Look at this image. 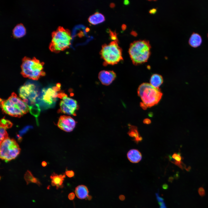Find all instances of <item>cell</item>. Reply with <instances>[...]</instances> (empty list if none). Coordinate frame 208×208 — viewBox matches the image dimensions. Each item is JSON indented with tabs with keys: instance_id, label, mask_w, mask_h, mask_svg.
Here are the masks:
<instances>
[{
	"instance_id": "5",
	"label": "cell",
	"mask_w": 208,
	"mask_h": 208,
	"mask_svg": "<svg viewBox=\"0 0 208 208\" xmlns=\"http://www.w3.org/2000/svg\"><path fill=\"white\" fill-rule=\"evenodd\" d=\"M44 64L35 57L31 58L25 57L22 60L21 74L25 77L37 80L45 75L43 70Z\"/></svg>"
},
{
	"instance_id": "6",
	"label": "cell",
	"mask_w": 208,
	"mask_h": 208,
	"mask_svg": "<svg viewBox=\"0 0 208 208\" xmlns=\"http://www.w3.org/2000/svg\"><path fill=\"white\" fill-rule=\"evenodd\" d=\"M72 37L70 31L62 27H59L52 33V40L49 48L52 52L58 53L68 48Z\"/></svg>"
},
{
	"instance_id": "34",
	"label": "cell",
	"mask_w": 208,
	"mask_h": 208,
	"mask_svg": "<svg viewBox=\"0 0 208 208\" xmlns=\"http://www.w3.org/2000/svg\"><path fill=\"white\" fill-rule=\"evenodd\" d=\"M123 3L125 5H127L129 4V1L128 0H125Z\"/></svg>"
},
{
	"instance_id": "9",
	"label": "cell",
	"mask_w": 208,
	"mask_h": 208,
	"mask_svg": "<svg viewBox=\"0 0 208 208\" xmlns=\"http://www.w3.org/2000/svg\"><path fill=\"white\" fill-rule=\"evenodd\" d=\"M20 151L18 145L13 139L8 138L0 142V158L6 162L16 158Z\"/></svg>"
},
{
	"instance_id": "30",
	"label": "cell",
	"mask_w": 208,
	"mask_h": 208,
	"mask_svg": "<svg viewBox=\"0 0 208 208\" xmlns=\"http://www.w3.org/2000/svg\"><path fill=\"white\" fill-rule=\"evenodd\" d=\"M157 11V10L156 8H153L152 9H150L149 12L151 14H155Z\"/></svg>"
},
{
	"instance_id": "13",
	"label": "cell",
	"mask_w": 208,
	"mask_h": 208,
	"mask_svg": "<svg viewBox=\"0 0 208 208\" xmlns=\"http://www.w3.org/2000/svg\"><path fill=\"white\" fill-rule=\"evenodd\" d=\"M75 192L76 196L79 199L89 200L92 199V196L89 195V191L87 187L85 185H78L75 188Z\"/></svg>"
},
{
	"instance_id": "20",
	"label": "cell",
	"mask_w": 208,
	"mask_h": 208,
	"mask_svg": "<svg viewBox=\"0 0 208 208\" xmlns=\"http://www.w3.org/2000/svg\"><path fill=\"white\" fill-rule=\"evenodd\" d=\"M162 77L158 74H153L151 77L150 84L154 87L159 88L163 83Z\"/></svg>"
},
{
	"instance_id": "1",
	"label": "cell",
	"mask_w": 208,
	"mask_h": 208,
	"mask_svg": "<svg viewBox=\"0 0 208 208\" xmlns=\"http://www.w3.org/2000/svg\"><path fill=\"white\" fill-rule=\"evenodd\" d=\"M19 94L21 99L28 106L30 113L35 117L38 123V118L40 110L38 101L39 94L37 87L33 83H26L20 88Z\"/></svg>"
},
{
	"instance_id": "31",
	"label": "cell",
	"mask_w": 208,
	"mask_h": 208,
	"mask_svg": "<svg viewBox=\"0 0 208 208\" xmlns=\"http://www.w3.org/2000/svg\"><path fill=\"white\" fill-rule=\"evenodd\" d=\"M199 194L201 196H203L205 194V191L202 188H200L199 189Z\"/></svg>"
},
{
	"instance_id": "33",
	"label": "cell",
	"mask_w": 208,
	"mask_h": 208,
	"mask_svg": "<svg viewBox=\"0 0 208 208\" xmlns=\"http://www.w3.org/2000/svg\"><path fill=\"white\" fill-rule=\"evenodd\" d=\"M131 34L132 35L135 37L136 36L138 35L137 33L134 31H132L131 32Z\"/></svg>"
},
{
	"instance_id": "32",
	"label": "cell",
	"mask_w": 208,
	"mask_h": 208,
	"mask_svg": "<svg viewBox=\"0 0 208 208\" xmlns=\"http://www.w3.org/2000/svg\"><path fill=\"white\" fill-rule=\"evenodd\" d=\"M160 206V208H166L165 204L163 202L159 203Z\"/></svg>"
},
{
	"instance_id": "35",
	"label": "cell",
	"mask_w": 208,
	"mask_h": 208,
	"mask_svg": "<svg viewBox=\"0 0 208 208\" xmlns=\"http://www.w3.org/2000/svg\"><path fill=\"white\" fill-rule=\"evenodd\" d=\"M122 29L123 30H125L127 28V26L125 24H123L122 26Z\"/></svg>"
},
{
	"instance_id": "2",
	"label": "cell",
	"mask_w": 208,
	"mask_h": 208,
	"mask_svg": "<svg viewBox=\"0 0 208 208\" xmlns=\"http://www.w3.org/2000/svg\"><path fill=\"white\" fill-rule=\"evenodd\" d=\"M0 105L4 113L16 117H20L29 111L27 105L14 92L7 99H1Z\"/></svg>"
},
{
	"instance_id": "22",
	"label": "cell",
	"mask_w": 208,
	"mask_h": 208,
	"mask_svg": "<svg viewBox=\"0 0 208 208\" xmlns=\"http://www.w3.org/2000/svg\"><path fill=\"white\" fill-rule=\"evenodd\" d=\"M170 158L171 161L172 163L177 165L181 169L183 168L182 161L183 158L181 156L180 153H174L172 154V157H170Z\"/></svg>"
},
{
	"instance_id": "18",
	"label": "cell",
	"mask_w": 208,
	"mask_h": 208,
	"mask_svg": "<svg viewBox=\"0 0 208 208\" xmlns=\"http://www.w3.org/2000/svg\"><path fill=\"white\" fill-rule=\"evenodd\" d=\"M202 42L201 36L197 33H193L190 36L189 40V43L192 47H196L199 46Z\"/></svg>"
},
{
	"instance_id": "12",
	"label": "cell",
	"mask_w": 208,
	"mask_h": 208,
	"mask_svg": "<svg viewBox=\"0 0 208 208\" xmlns=\"http://www.w3.org/2000/svg\"><path fill=\"white\" fill-rule=\"evenodd\" d=\"M116 77V73L113 71L103 70L99 74V79L101 83L105 85L111 84Z\"/></svg>"
},
{
	"instance_id": "7",
	"label": "cell",
	"mask_w": 208,
	"mask_h": 208,
	"mask_svg": "<svg viewBox=\"0 0 208 208\" xmlns=\"http://www.w3.org/2000/svg\"><path fill=\"white\" fill-rule=\"evenodd\" d=\"M100 54L107 64L113 65L123 60L122 50L118 41H113L108 44L103 45Z\"/></svg>"
},
{
	"instance_id": "36",
	"label": "cell",
	"mask_w": 208,
	"mask_h": 208,
	"mask_svg": "<svg viewBox=\"0 0 208 208\" xmlns=\"http://www.w3.org/2000/svg\"><path fill=\"white\" fill-rule=\"evenodd\" d=\"M42 165L43 166H45L47 165V163L46 161H43L42 162Z\"/></svg>"
},
{
	"instance_id": "23",
	"label": "cell",
	"mask_w": 208,
	"mask_h": 208,
	"mask_svg": "<svg viewBox=\"0 0 208 208\" xmlns=\"http://www.w3.org/2000/svg\"><path fill=\"white\" fill-rule=\"evenodd\" d=\"M12 125L13 124L11 122L4 118L1 120L0 127H3L6 129L11 128Z\"/></svg>"
},
{
	"instance_id": "37",
	"label": "cell",
	"mask_w": 208,
	"mask_h": 208,
	"mask_svg": "<svg viewBox=\"0 0 208 208\" xmlns=\"http://www.w3.org/2000/svg\"><path fill=\"white\" fill-rule=\"evenodd\" d=\"M120 199L122 200H123L124 199V196L122 195L120 196L119 197Z\"/></svg>"
},
{
	"instance_id": "29",
	"label": "cell",
	"mask_w": 208,
	"mask_h": 208,
	"mask_svg": "<svg viewBox=\"0 0 208 208\" xmlns=\"http://www.w3.org/2000/svg\"><path fill=\"white\" fill-rule=\"evenodd\" d=\"M143 123L146 124L148 125L151 123V120L148 118H145L143 121Z\"/></svg>"
},
{
	"instance_id": "11",
	"label": "cell",
	"mask_w": 208,
	"mask_h": 208,
	"mask_svg": "<svg viewBox=\"0 0 208 208\" xmlns=\"http://www.w3.org/2000/svg\"><path fill=\"white\" fill-rule=\"evenodd\" d=\"M76 122L71 117L63 115L60 116L57 126L60 129L66 132H70L75 128Z\"/></svg>"
},
{
	"instance_id": "28",
	"label": "cell",
	"mask_w": 208,
	"mask_h": 208,
	"mask_svg": "<svg viewBox=\"0 0 208 208\" xmlns=\"http://www.w3.org/2000/svg\"><path fill=\"white\" fill-rule=\"evenodd\" d=\"M68 197L69 200H72L75 198V194L73 192H71L68 194Z\"/></svg>"
},
{
	"instance_id": "26",
	"label": "cell",
	"mask_w": 208,
	"mask_h": 208,
	"mask_svg": "<svg viewBox=\"0 0 208 208\" xmlns=\"http://www.w3.org/2000/svg\"><path fill=\"white\" fill-rule=\"evenodd\" d=\"M110 35L112 40L114 41H118L117 35L116 32L110 31Z\"/></svg>"
},
{
	"instance_id": "10",
	"label": "cell",
	"mask_w": 208,
	"mask_h": 208,
	"mask_svg": "<svg viewBox=\"0 0 208 208\" xmlns=\"http://www.w3.org/2000/svg\"><path fill=\"white\" fill-rule=\"evenodd\" d=\"M59 98L62 99L60 103L59 112L70 115H75L78 104L77 101L61 92Z\"/></svg>"
},
{
	"instance_id": "15",
	"label": "cell",
	"mask_w": 208,
	"mask_h": 208,
	"mask_svg": "<svg viewBox=\"0 0 208 208\" xmlns=\"http://www.w3.org/2000/svg\"><path fill=\"white\" fill-rule=\"evenodd\" d=\"M127 157L130 162L136 163L140 162L142 159V155L140 152L136 149H132L128 152Z\"/></svg>"
},
{
	"instance_id": "16",
	"label": "cell",
	"mask_w": 208,
	"mask_h": 208,
	"mask_svg": "<svg viewBox=\"0 0 208 208\" xmlns=\"http://www.w3.org/2000/svg\"><path fill=\"white\" fill-rule=\"evenodd\" d=\"M128 126L129 131L127 134L129 136L134 138L133 140L137 144L141 141L143 138L139 134L137 127L130 124H129Z\"/></svg>"
},
{
	"instance_id": "24",
	"label": "cell",
	"mask_w": 208,
	"mask_h": 208,
	"mask_svg": "<svg viewBox=\"0 0 208 208\" xmlns=\"http://www.w3.org/2000/svg\"><path fill=\"white\" fill-rule=\"evenodd\" d=\"M0 142L4 139L8 138V134L6 131V129L0 127Z\"/></svg>"
},
{
	"instance_id": "39",
	"label": "cell",
	"mask_w": 208,
	"mask_h": 208,
	"mask_svg": "<svg viewBox=\"0 0 208 208\" xmlns=\"http://www.w3.org/2000/svg\"></svg>"
},
{
	"instance_id": "27",
	"label": "cell",
	"mask_w": 208,
	"mask_h": 208,
	"mask_svg": "<svg viewBox=\"0 0 208 208\" xmlns=\"http://www.w3.org/2000/svg\"><path fill=\"white\" fill-rule=\"evenodd\" d=\"M65 174L70 178L73 177L74 175V172L72 170H67L65 172Z\"/></svg>"
},
{
	"instance_id": "8",
	"label": "cell",
	"mask_w": 208,
	"mask_h": 208,
	"mask_svg": "<svg viewBox=\"0 0 208 208\" xmlns=\"http://www.w3.org/2000/svg\"><path fill=\"white\" fill-rule=\"evenodd\" d=\"M60 86L58 83L55 86L43 89L38 98L39 105L46 108L54 106L59 98Z\"/></svg>"
},
{
	"instance_id": "17",
	"label": "cell",
	"mask_w": 208,
	"mask_h": 208,
	"mask_svg": "<svg viewBox=\"0 0 208 208\" xmlns=\"http://www.w3.org/2000/svg\"><path fill=\"white\" fill-rule=\"evenodd\" d=\"M88 21L92 24L96 25L104 22L105 21V18L102 14L96 12L89 17Z\"/></svg>"
},
{
	"instance_id": "14",
	"label": "cell",
	"mask_w": 208,
	"mask_h": 208,
	"mask_svg": "<svg viewBox=\"0 0 208 208\" xmlns=\"http://www.w3.org/2000/svg\"><path fill=\"white\" fill-rule=\"evenodd\" d=\"M65 177L64 174L58 175L53 173L50 176L52 185L55 186L57 189L62 188L64 186L63 181Z\"/></svg>"
},
{
	"instance_id": "19",
	"label": "cell",
	"mask_w": 208,
	"mask_h": 208,
	"mask_svg": "<svg viewBox=\"0 0 208 208\" xmlns=\"http://www.w3.org/2000/svg\"><path fill=\"white\" fill-rule=\"evenodd\" d=\"M25 29L22 23L17 24L13 29V35L14 37L16 38L22 37L25 35Z\"/></svg>"
},
{
	"instance_id": "21",
	"label": "cell",
	"mask_w": 208,
	"mask_h": 208,
	"mask_svg": "<svg viewBox=\"0 0 208 208\" xmlns=\"http://www.w3.org/2000/svg\"><path fill=\"white\" fill-rule=\"evenodd\" d=\"M24 178L27 185L30 183H34L37 184L39 186H40L42 184L39 179L35 177L32 174L31 172L27 170L25 174Z\"/></svg>"
},
{
	"instance_id": "4",
	"label": "cell",
	"mask_w": 208,
	"mask_h": 208,
	"mask_svg": "<svg viewBox=\"0 0 208 208\" xmlns=\"http://www.w3.org/2000/svg\"><path fill=\"white\" fill-rule=\"evenodd\" d=\"M151 49L148 40H139L131 43L129 53L133 64L137 65L146 62L151 55Z\"/></svg>"
},
{
	"instance_id": "38",
	"label": "cell",
	"mask_w": 208,
	"mask_h": 208,
	"mask_svg": "<svg viewBox=\"0 0 208 208\" xmlns=\"http://www.w3.org/2000/svg\"><path fill=\"white\" fill-rule=\"evenodd\" d=\"M86 31H87V32L89 30V29L88 28H87V29H86Z\"/></svg>"
},
{
	"instance_id": "25",
	"label": "cell",
	"mask_w": 208,
	"mask_h": 208,
	"mask_svg": "<svg viewBox=\"0 0 208 208\" xmlns=\"http://www.w3.org/2000/svg\"><path fill=\"white\" fill-rule=\"evenodd\" d=\"M32 127L30 126H27L23 128L21 130L19 131L20 135L21 136L25 133L30 128Z\"/></svg>"
},
{
	"instance_id": "3",
	"label": "cell",
	"mask_w": 208,
	"mask_h": 208,
	"mask_svg": "<svg viewBox=\"0 0 208 208\" xmlns=\"http://www.w3.org/2000/svg\"><path fill=\"white\" fill-rule=\"evenodd\" d=\"M138 94L142 101L140 106L144 109L157 104L162 96V93L159 88L146 83H142L139 86Z\"/></svg>"
}]
</instances>
